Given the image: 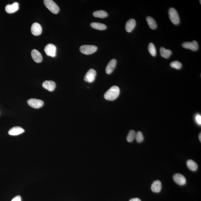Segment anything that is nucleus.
<instances>
[{
    "label": "nucleus",
    "instance_id": "f257e3e1",
    "mask_svg": "<svg viewBox=\"0 0 201 201\" xmlns=\"http://www.w3.org/2000/svg\"><path fill=\"white\" fill-rule=\"evenodd\" d=\"M120 89L118 87L113 86L104 94V97L107 100L113 101L119 96Z\"/></svg>",
    "mask_w": 201,
    "mask_h": 201
},
{
    "label": "nucleus",
    "instance_id": "f03ea898",
    "mask_svg": "<svg viewBox=\"0 0 201 201\" xmlns=\"http://www.w3.org/2000/svg\"><path fill=\"white\" fill-rule=\"evenodd\" d=\"M44 3L46 8L53 13L54 14L58 13L60 9L59 6L53 1L51 0H44Z\"/></svg>",
    "mask_w": 201,
    "mask_h": 201
},
{
    "label": "nucleus",
    "instance_id": "7ed1b4c3",
    "mask_svg": "<svg viewBox=\"0 0 201 201\" xmlns=\"http://www.w3.org/2000/svg\"><path fill=\"white\" fill-rule=\"evenodd\" d=\"M169 16L172 23L175 25H178L180 23V20L177 12L174 8H170L168 11Z\"/></svg>",
    "mask_w": 201,
    "mask_h": 201
},
{
    "label": "nucleus",
    "instance_id": "20e7f679",
    "mask_svg": "<svg viewBox=\"0 0 201 201\" xmlns=\"http://www.w3.org/2000/svg\"><path fill=\"white\" fill-rule=\"evenodd\" d=\"M97 47L94 45H83L80 47L79 50L82 53L89 55L96 51Z\"/></svg>",
    "mask_w": 201,
    "mask_h": 201
},
{
    "label": "nucleus",
    "instance_id": "39448f33",
    "mask_svg": "<svg viewBox=\"0 0 201 201\" xmlns=\"http://www.w3.org/2000/svg\"><path fill=\"white\" fill-rule=\"evenodd\" d=\"M27 103L31 107L36 109L40 108L44 105V102L38 99H31L27 101Z\"/></svg>",
    "mask_w": 201,
    "mask_h": 201
},
{
    "label": "nucleus",
    "instance_id": "423d86ee",
    "mask_svg": "<svg viewBox=\"0 0 201 201\" xmlns=\"http://www.w3.org/2000/svg\"><path fill=\"white\" fill-rule=\"evenodd\" d=\"M44 50L47 56L53 57L56 56V47L54 44H49L47 45L44 48Z\"/></svg>",
    "mask_w": 201,
    "mask_h": 201
},
{
    "label": "nucleus",
    "instance_id": "0eeeda50",
    "mask_svg": "<svg viewBox=\"0 0 201 201\" xmlns=\"http://www.w3.org/2000/svg\"><path fill=\"white\" fill-rule=\"evenodd\" d=\"M96 75V71L93 69H90L85 75L84 80L88 83H92L95 80Z\"/></svg>",
    "mask_w": 201,
    "mask_h": 201
},
{
    "label": "nucleus",
    "instance_id": "6e6552de",
    "mask_svg": "<svg viewBox=\"0 0 201 201\" xmlns=\"http://www.w3.org/2000/svg\"><path fill=\"white\" fill-rule=\"evenodd\" d=\"M183 47L185 49H189L193 51H196L199 49V44L197 41L194 40L192 42L183 43L182 44Z\"/></svg>",
    "mask_w": 201,
    "mask_h": 201
},
{
    "label": "nucleus",
    "instance_id": "1a4fd4ad",
    "mask_svg": "<svg viewBox=\"0 0 201 201\" xmlns=\"http://www.w3.org/2000/svg\"><path fill=\"white\" fill-rule=\"evenodd\" d=\"M173 180L177 184L180 186L184 185L186 183L185 177L180 173H176L173 176Z\"/></svg>",
    "mask_w": 201,
    "mask_h": 201
},
{
    "label": "nucleus",
    "instance_id": "9d476101",
    "mask_svg": "<svg viewBox=\"0 0 201 201\" xmlns=\"http://www.w3.org/2000/svg\"><path fill=\"white\" fill-rule=\"evenodd\" d=\"M42 29L39 24L35 22L33 24L31 27L32 34L35 36H38L41 34Z\"/></svg>",
    "mask_w": 201,
    "mask_h": 201
},
{
    "label": "nucleus",
    "instance_id": "9b49d317",
    "mask_svg": "<svg viewBox=\"0 0 201 201\" xmlns=\"http://www.w3.org/2000/svg\"><path fill=\"white\" fill-rule=\"evenodd\" d=\"M19 8L18 3L15 2L12 4L7 5L5 7V11L8 13L12 14L18 10Z\"/></svg>",
    "mask_w": 201,
    "mask_h": 201
},
{
    "label": "nucleus",
    "instance_id": "f8f14e48",
    "mask_svg": "<svg viewBox=\"0 0 201 201\" xmlns=\"http://www.w3.org/2000/svg\"><path fill=\"white\" fill-rule=\"evenodd\" d=\"M42 86L43 88L49 91H53L55 89L56 84L54 81L46 80L43 82Z\"/></svg>",
    "mask_w": 201,
    "mask_h": 201
},
{
    "label": "nucleus",
    "instance_id": "ddd939ff",
    "mask_svg": "<svg viewBox=\"0 0 201 201\" xmlns=\"http://www.w3.org/2000/svg\"><path fill=\"white\" fill-rule=\"evenodd\" d=\"M25 131L24 130L20 127H13L8 131V134L10 135L16 136L21 134Z\"/></svg>",
    "mask_w": 201,
    "mask_h": 201
},
{
    "label": "nucleus",
    "instance_id": "4468645a",
    "mask_svg": "<svg viewBox=\"0 0 201 201\" xmlns=\"http://www.w3.org/2000/svg\"><path fill=\"white\" fill-rule=\"evenodd\" d=\"M116 63L117 60L115 59H112L110 61L106 67V73L108 74L112 73L115 68Z\"/></svg>",
    "mask_w": 201,
    "mask_h": 201
},
{
    "label": "nucleus",
    "instance_id": "2eb2a0df",
    "mask_svg": "<svg viewBox=\"0 0 201 201\" xmlns=\"http://www.w3.org/2000/svg\"><path fill=\"white\" fill-rule=\"evenodd\" d=\"M31 56L33 60L35 62L39 63L41 62L43 60V57L41 54L38 50L35 49H33L31 53Z\"/></svg>",
    "mask_w": 201,
    "mask_h": 201
},
{
    "label": "nucleus",
    "instance_id": "dca6fc26",
    "mask_svg": "<svg viewBox=\"0 0 201 201\" xmlns=\"http://www.w3.org/2000/svg\"><path fill=\"white\" fill-rule=\"evenodd\" d=\"M162 189L161 183L160 180L154 181L152 183L151 186V190L153 192L159 193L160 192Z\"/></svg>",
    "mask_w": 201,
    "mask_h": 201
},
{
    "label": "nucleus",
    "instance_id": "f3484780",
    "mask_svg": "<svg viewBox=\"0 0 201 201\" xmlns=\"http://www.w3.org/2000/svg\"><path fill=\"white\" fill-rule=\"evenodd\" d=\"M136 25V22L134 19H131L127 21L126 24V31L128 33L132 31V30L134 29Z\"/></svg>",
    "mask_w": 201,
    "mask_h": 201
},
{
    "label": "nucleus",
    "instance_id": "a211bd4d",
    "mask_svg": "<svg viewBox=\"0 0 201 201\" xmlns=\"http://www.w3.org/2000/svg\"><path fill=\"white\" fill-rule=\"evenodd\" d=\"M160 56L165 59H168L171 55L172 53L171 51L170 50L167 49L163 47L160 48Z\"/></svg>",
    "mask_w": 201,
    "mask_h": 201
},
{
    "label": "nucleus",
    "instance_id": "6ab92c4d",
    "mask_svg": "<svg viewBox=\"0 0 201 201\" xmlns=\"http://www.w3.org/2000/svg\"><path fill=\"white\" fill-rule=\"evenodd\" d=\"M146 20L149 26L151 29L152 30H155L157 28V24L156 23V21L153 18L148 16V17L146 18Z\"/></svg>",
    "mask_w": 201,
    "mask_h": 201
},
{
    "label": "nucleus",
    "instance_id": "aec40b11",
    "mask_svg": "<svg viewBox=\"0 0 201 201\" xmlns=\"http://www.w3.org/2000/svg\"><path fill=\"white\" fill-rule=\"evenodd\" d=\"M91 26L93 28L99 30H105L107 28L105 24L99 22H92L91 24Z\"/></svg>",
    "mask_w": 201,
    "mask_h": 201
},
{
    "label": "nucleus",
    "instance_id": "412c9836",
    "mask_svg": "<svg viewBox=\"0 0 201 201\" xmlns=\"http://www.w3.org/2000/svg\"><path fill=\"white\" fill-rule=\"evenodd\" d=\"M186 165L188 168L193 171H197L198 168V165L196 162L192 160H189L186 162Z\"/></svg>",
    "mask_w": 201,
    "mask_h": 201
},
{
    "label": "nucleus",
    "instance_id": "4be33fe9",
    "mask_svg": "<svg viewBox=\"0 0 201 201\" xmlns=\"http://www.w3.org/2000/svg\"><path fill=\"white\" fill-rule=\"evenodd\" d=\"M93 15L95 17L104 18L107 17L108 14L106 11L103 10H99L95 11L93 14Z\"/></svg>",
    "mask_w": 201,
    "mask_h": 201
},
{
    "label": "nucleus",
    "instance_id": "5701e85b",
    "mask_svg": "<svg viewBox=\"0 0 201 201\" xmlns=\"http://www.w3.org/2000/svg\"><path fill=\"white\" fill-rule=\"evenodd\" d=\"M136 132L133 130H131L127 137V140L129 142H131L135 139Z\"/></svg>",
    "mask_w": 201,
    "mask_h": 201
},
{
    "label": "nucleus",
    "instance_id": "b1692460",
    "mask_svg": "<svg viewBox=\"0 0 201 201\" xmlns=\"http://www.w3.org/2000/svg\"><path fill=\"white\" fill-rule=\"evenodd\" d=\"M148 51L151 55L154 57H155L157 54V51H156V48L153 43H149L148 45Z\"/></svg>",
    "mask_w": 201,
    "mask_h": 201
},
{
    "label": "nucleus",
    "instance_id": "393cba45",
    "mask_svg": "<svg viewBox=\"0 0 201 201\" xmlns=\"http://www.w3.org/2000/svg\"><path fill=\"white\" fill-rule=\"evenodd\" d=\"M170 66L173 68L176 69V70H179L181 69L182 65L180 62L178 61H174L170 63Z\"/></svg>",
    "mask_w": 201,
    "mask_h": 201
},
{
    "label": "nucleus",
    "instance_id": "a878e982",
    "mask_svg": "<svg viewBox=\"0 0 201 201\" xmlns=\"http://www.w3.org/2000/svg\"><path fill=\"white\" fill-rule=\"evenodd\" d=\"M135 139L137 142L139 143H141L144 141V136L141 131H139L136 133Z\"/></svg>",
    "mask_w": 201,
    "mask_h": 201
},
{
    "label": "nucleus",
    "instance_id": "bb28decb",
    "mask_svg": "<svg viewBox=\"0 0 201 201\" xmlns=\"http://www.w3.org/2000/svg\"><path fill=\"white\" fill-rule=\"evenodd\" d=\"M195 119L197 123L200 126L201 125V116L200 115H196Z\"/></svg>",
    "mask_w": 201,
    "mask_h": 201
},
{
    "label": "nucleus",
    "instance_id": "cd10ccee",
    "mask_svg": "<svg viewBox=\"0 0 201 201\" xmlns=\"http://www.w3.org/2000/svg\"><path fill=\"white\" fill-rule=\"evenodd\" d=\"M11 201H21V199L20 196H17L14 197Z\"/></svg>",
    "mask_w": 201,
    "mask_h": 201
},
{
    "label": "nucleus",
    "instance_id": "c85d7f7f",
    "mask_svg": "<svg viewBox=\"0 0 201 201\" xmlns=\"http://www.w3.org/2000/svg\"><path fill=\"white\" fill-rule=\"evenodd\" d=\"M129 201H141L140 199L139 198H136L132 199L129 200Z\"/></svg>",
    "mask_w": 201,
    "mask_h": 201
},
{
    "label": "nucleus",
    "instance_id": "c756f323",
    "mask_svg": "<svg viewBox=\"0 0 201 201\" xmlns=\"http://www.w3.org/2000/svg\"><path fill=\"white\" fill-rule=\"evenodd\" d=\"M199 141H200V142H201V133H200V134H199Z\"/></svg>",
    "mask_w": 201,
    "mask_h": 201
},
{
    "label": "nucleus",
    "instance_id": "7c9ffc66",
    "mask_svg": "<svg viewBox=\"0 0 201 201\" xmlns=\"http://www.w3.org/2000/svg\"><path fill=\"white\" fill-rule=\"evenodd\" d=\"M201 1H200V4H201Z\"/></svg>",
    "mask_w": 201,
    "mask_h": 201
}]
</instances>
